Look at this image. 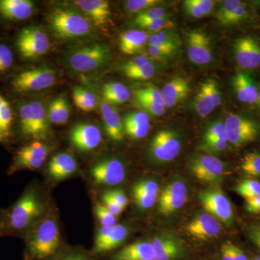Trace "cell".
Wrapping results in <instances>:
<instances>
[{
	"instance_id": "17",
	"label": "cell",
	"mask_w": 260,
	"mask_h": 260,
	"mask_svg": "<svg viewBox=\"0 0 260 260\" xmlns=\"http://www.w3.org/2000/svg\"><path fill=\"white\" fill-rule=\"evenodd\" d=\"M188 57L195 64H208L213 59L211 42L205 32L199 30H191L187 35Z\"/></svg>"
},
{
	"instance_id": "55",
	"label": "cell",
	"mask_w": 260,
	"mask_h": 260,
	"mask_svg": "<svg viewBox=\"0 0 260 260\" xmlns=\"http://www.w3.org/2000/svg\"><path fill=\"white\" fill-rule=\"evenodd\" d=\"M106 192L109 196L112 197L113 199L115 200L116 203L123 208H125L127 206L128 198L124 191L121 189H112V190L107 191Z\"/></svg>"
},
{
	"instance_id": "62",
	"label": "cell",
	"mask_w": 260,
	"mask_h": 260,
	"mask_svg": "<svg viewBox=\"0 0 260 260\" xmlns=\"http://www.w3.org/2000/svg\"><path fill=\"white\" fill-rule=\"evenodd\" d=\"M254 260H260V255L256 256V257L254 258Z\"/></svg>"
},
{
	"instance_id": "50",
	"label": "cell",
	"mask_w": 260,
	"mask_h": 260,
	"mask_svg": "<svg viewBox=\"0 0 260 260\" xmlns=\"http://www.w3.org/2000/svg\"><path fill=\"white\" fill-rule=\"evenodd\" d=\"M174 25H175V24H174V21L170 20L169 18H166L141 23L138 26L147 29L150 31L158 32L162 31V30H169V29L173 28Z\"/></svg>"
},
{
	"instance_id": "46",
	"label": "cell",
	"mask_w": 260,
	"mask_h": 260,
	"mask_svg": "<svg viewBox=\"0 0 260 260\" xmlns=\"http://www.w3.org/2000/svg\"><path fill=\"white\" fill-rule=\"evenodd\" d=\"M248 17H249V10H248L247 5L242 3L232 12V14L225 20L223 25L232 26V25H238L246 20Z\"/></svg>"
},
{
	"instance_id": "47",
	"label": "cell",
	"mask_w": 260,
	"mask_h": 260,
	"mask_svg": "<svg viewBox=\"0 0 260 260\" xmlns=\"http://www.w3.org/2000/svg\"><path fill=\"white\" fill-rule=\"evenodd\" d=\"M54 260H98L91 253L78 249H64Z\"/></svg>"
},
{
	"instance_id": "40",
	"label": "cell",
	"mask_w": 260,
	"mask_h": 260,
	"mask_svg": "<svg viewBox=\"0 0 260 260\" xmlns=\"http://www.w3.org/2000/svg\"><path fill=\"white\" fill-rule=\"evenodd\" d=\"M200 89L209 99L210 104L214 109L219 107L221 104L222 95L219 89L218 83L214 79H208L200 84Z\"/></svg>"
},
{
	"instance_id": "41",
	"label": "cell",
	"mask_w": 260,
	"mask_h": 260,
	"mask_svg": "<svg viewBox=\"0 0 260 260\" xmlns=\"http://www.w3.org/2000/svg\"><path fill=\"white\" fill-rule=\"evenodd\" d=\"M234 190L246 200L250 199L260 195V182L254 179H245L237 184Z\"/></svg>"
},
{
	"instance_id": "60",
	"label": "cell",
	"mask_w": 260,
	"mask_h": 260,
	"mask_svg": "<svg viewBox=\"0 0 260 260\" xmlns=\"http://www.w3.org/2000/svg\"><path fill=\"white\" fill-rule=\"evenodd\" d=\"M4 213L5 212L0 211V235H2V232H3V220H4Z\"/></svg>"
},
{
	"instance_id": "39",
	"label": "cell",
	"mask_w": 260,
	"mask_h": 260,
	"mask_svg": "<svg viewBox=\"0 0 260 260\" xmlns=\"http://www.w3.org/2000/svg\"><path fill=\"white\" fill-rule=\"evenodd\" d=\"M241 169L249 177H260V153L256 151L246 153L242 159Z\"/></svg>"
},
{
	"instance_id": "19",
	"label": "cell",
	"mask_w": 260,
	"mask_h": 260,
	"mask_svg": "<svg viewBox=\"0 0 260 260\" xmlns=\"http://www.w3.org/2000/svg\"><path fill=\"white\" fill-rule=\"evenodd\" d=\"M186 232L200 240H209L218 237L221 232V225L209 213H200L187 224Z\"/></svg>"
},
{
	"instance_id": "9",
	"label": "cell",
	"mask_w": 260,
	"mask_h": 260,
	"mask_svg": "<svg viewBox=\"0 0 260 260\" xmlns=\"http://www.w3.org/2000/svg\"><path fill=\"white\" fill-rule=\"evenodd\" d=\"M55 81V71L43 67L22 72L13 79L12 85L17 91L27 93L50 88Z\"/></svg>"
},
{
	"instance_id": "14",
	"label": "cell",
	"mask_w": 260,
	"mask_h": 260,
	"mask_svg": "<svg viewBox=\"0 0 260 260\" xmlns=\"http://www.w3.org/2000/svg\"><path fill=\"white\" fill-rule=\"evenodd\" d=\"M189 169L197 179L204 182H215L225 173V164L213 155H198L191 159Z\"/></svg>"
},
{
	"instance_id": "36",
	"label": "cell",
	"mask_w": 260,
	"mask_h": 260,
	"mask_svg": "<svg viewBox=\"0 0 260 260\" xmlns=\"http://www.w3.org/2000/svg\"><path fill=\"white\" fill-rule=\"evenodd\" d=\"M215 2L212 0H186L183 3L186 15L194 18H201L213 11Z\"/></svg>"
},
{
	"instance_id": "42",
	"label": "cell",
	"mask_w": 260,
	"mask_h": 260,
	"mask_svg": "<svg viewBox=\"0 0 260 260\" xmlns=\"http://www.w3.org/2000/svg\"><path fill=\"white\" fill-rule=\"evenodd\" d=\"M166 18H169V15L164 8L154 7L150 9L138 13L135 17L134 21L137 25H139L140 24L146 23V22L153 21L158 19Z\"/></svg>"
},
{
	"instance_id": "31",
	"label": "cell",
	"mask_w": 260,
	"mask_h": 260,
	"mask_svg": "<svg viewBox=\"0 0 260 260\" xmlns=\"http://www.w3.org/2000/svg\"><path fill=\"white\" fill-rule=\"evenodd\" d=\"M148 38L143 30H126L119 37V49L124 54L133 55L142 50L148 42Z\"/></svg>"
},
{
	"instance_id": "53",
	"label": "cell",
	"mask_w": 260,
	"mask_h": 260,
	"mask_svg": "<svg viewBox=\"0 0 260 260\" xmlns=\"http://www.w3.org/2000/svg\"><path fill=\"white\" fill-rule=\"evenodd\" d=\"M227 145V140H204L201 148L207 153H218L225 150Z\"/></svg>"
},
{
	"instance_id": "1",
	"label": "cell",
	"mask_w": 260,
	"mask_h": 260,
	"mask_svg": "<svg viewBox=\"0 0 260 260\" xmlns=\"http://www.w3.org/2000/svg\"><path fill=\"white\" fill-rule=\"evenodd\" d=\"M24 238L23 260H54L65 249L60 228L53 215L39 219Z\"/></svg>"
},
{
	"instance_id": "20",
	"label": "cell",
	"mask_w": 260,
	"mask_h": 260,
	"mask_svg": "<svg viewBox=\"0 0 260 260\" xmlns=\"http://www.w3.org/2000/svg\"><path fill=\"white\" fill-rule=\"evenodd\" d=\"M158 183L152 179L137 181L132 188V194L136 206L140 210L151 208L158 200Z\"/></svg>"
},
{
	"instance_id": "59",
	"label": "cell",
	"mask_w": 260,
	"mask_h": 260,
	"mask_svg": "<svg viewBox=\"0 0 260 260\" xmlns=\"http://www.w3.org/2000/svg\"><path fill=\"white\" fill-rule=\"evenodd\" d=\"M222 260H233L231 242L224 243L221 247Z\"/></svg>"
},
{
	"instance_id": "2",
	"label": "cell",
	"mask_w": 260,
	"mask_h": 260,
	"mask_svg": "<svg viewBox=\"0 0 260 260\" xmlns=\"http://www.w3.org/2000/svg\"><path fill=\"white\" fill-rule=\"evenodd\" d=\"M44 205L35 186L25 189L20 198L4 213L2 235L25 234L42 218Z\"/></svg>"
},
{
	"instance_id": "58",
	"label": "cell",
	"mask_w": 260,
	"mask_h": 260,
	"mask_svg": "<svg viewBox=\"0 0 260 260\" xmlns=\"http://www.w3.org/2000/svg\"><path fill=\"white\" fill-rule=\"evenodd\" d=\"M231 249H232L233 260H248L244 251L232 242H231Z\"/></svg>"
},
{
	"instance_id": "33",
	"label": "cell",
	"mask_w": 260,
	"mask_h": 260,
	"mask_svg": "<svg viewBox=\"0 0 260 260\" xmlns=\"http://www.w3.org/2000/svg\"><path fill=\"white\" fill-rule=\"evenodd\" d=\"M49 122L54 124H64L69 120L70 106L64 96L56 98L51 102L47 112Z\"/></svg>"
},
{
	"instance_id": "38",
	"label": "cell",
	"mask_w": 260,
	"mask_h": 260,
	"mask_svg": "<svg viewBox=\"0 0 260 260\" xmlns=\"http://www.w3.org/2000/svg\"><path fill=\"white\" fill-rule=\"evenodd\" d=\"M122 71L126 77L133 80H146L151 79L155 74V68L151 61L135 68H124Z\"/></svg>"
},
{
	"instance_id": "57",
	"label": "cell",
	"mask_w": 260,
	"mask_h": 260,
	"mask_svg": "<svg viewBox=\"0 0 260 260\" xmlns=\"http://www.w3.org/2000/svg\"><path fill=\"white\" fill-rule=\"evenodd\" d=\"M249 236L260 250V226L251 227L249 229Z\"/></svg>"
},
{
	"instance_id": "25",
	"label": "cell",
	"mask_w": 260,
	"mask_h": 260,
	"mask_svg": "<svg viewBox=\"0 0 260 260\" xmlns=\"http://www.w3.org/2000/svg\"><path fill=\"white\" fill-rule=\"evenodd\" d=\"M236 95L242 103L256 104L259 97V87L252 78L245 73H237L232 79Z\"/></svg>"
},
{
	"instance_id": "54",
	"label": "cell",
	"mask_w": 260,
	"mask_h": 260,
	"mask_svg": "<svg viewBox=\"0 0 260 260\" xmlns=\"http://www.w3.org/2000/svg\"><path fill=\"white\" fill-rule=\"evenodd\" d=\"M102 200L103 205L115 216H118L124 211V208L116 203L115 200L113 199L112 197L109 196L106 191L102 194Z\"/></svg>"
},
{
	"instance_id": "18",
	"label": "cell",
	"mask_w": 260,
	"mask_h": 260,
	"mask_svg": "<svg viewBox=\"0 0 260 260\" xmlns=\"http://www.w3.org/2000/svg\"><path fill=\"white\" fill-rule=\"evenodd\" d=\"M154 260H179L184 255L185 249L181 241L173 234L162 233L152 240Z\"/></svg>"
},
{
	"instance_id": "23",
	"label": "cell",
	"mask_w": 260,
	"mask_h": 260,
	"mask_svg": "<svg viewBox=\"0 0 260 260\" xmlns=\"http://www.w3.org/2000/svg\"><path fill=\"white\" fill-rule=\"evenodd\" d=\"M191 91L189 80L183 77H175L162 87L161 92L164 107L170 109L188 96Z\"/></svg>"
},
{
	"instance_id": "27",
	"label": "cell",
	"mask_w": 260,
	"mask_h": 260,
	"mask_svg": "<svg viewBox=\"0 0 260 260\" xmlns=\"http://www.w3.org/2000/svg\"><path fill=\"white\" fill-rule=\"evenodd\" d=\"M129 228L122 224H116L107 237L99 244L93 245L91 254L93 256L102 255L119 247L129 236Z\"/></svg>"
},
{
	"instance_id": "4",
	"label": "cell",
	"mask_w": 260,
	"mask_h": 260,
	"mask_svg": "<svg viewBox=\"0 0 260 260\" xmlns=\"http://www.w3.org/2000/svg\"><path fill=\"white\" fill-rule=\"evenodd\" d=\"M19 129L22 136L39 141L51 134L49 121L42 102L32 101L23 103L18 109Z\"/></svg>"
},
{
	"instance_id": "13",
	"label": "cell",
	"mask_w": 260,
	"mask_h": 260,
	"mask_svg": "<svg viewBox=\"0 0 260 260\" xmlns=\"http://www.w3.org/2000/svg\"><path fill=\"white\" fill-rule=\"evenodd\" d=\"M234 58L244 70H254L260 66V41L253 36L238 38L233 44Z\"/></svg>"
},
{
	"instance_id": "15",
	"label": "cell",
	"mask_w": 260,
	"mask_h": 260,
	"mask_svg": "<svg viewBox=\"0 0 260 260\" xmlns=\"http://www.w3.org/2000/svg\"><path fill=\"white\" fill-rule=\"evenodd\" d=\"M187 198L185 183L181 180L173 181L164 187L160 195L159 211L165 215L175 213L186 204Z\"/></svg>"
},
{
	"instance_id": "5",
	"label": "cell",
	"mask_w": 260,
	"mask_h": 260,
	"mask_svg": "<svg viewBox=\"0 0 260 260\" xmlns=\"http://www.w3.org/2000/svg\"><path fill=\"white\" fill-rule=\"evenodd\" d=\"M109 48L100 43L90 44L72 51L67 62L72 70L78 73L95 71L109 61Z\"/></svg>"
},
{
	"instance_id": "12",
	"label": "cell",
	"mask_w": 260,
	"mask_h": 260,
	"mask_svg": "<svg viewBox=\"0 0 260 260\" xmlns=\"http://www.w3.org/2000/svg\"><path fill=\"white\" fill-rule=\"evenodd\" d=\"M181 142L174 131L162 129L155 135L150 144V154L156 161H172L180 153Z\"/></svg>"
},
{
	"instance_id": "7",
	"label": "cell",
	"mask_w": 260,
	"mask_h": 260,
	"mask_svg": "<svg viewBox=\"0 0 260 260\" xmlns=\"http://www.w3.org/2000/svg\"><path fill=\"white\" fill-rule=\"evenodd\" d=\"M51 147L40 141H34L15 152L10 164L8 174L23 170H36L42 167L50 153Z\"/></svg>"
},
{
	"instance_id": "11",
	"label": "cell",
	"mask_w": 260,
	"mask_h": 260,
	"mask_svg": "<svg viewBox=\"0 0 260 260\" xmlns=\"http://www.w3.org/2000/svg\"><path fill=\"white\" fill-rule=\"evenodd\" d=\"M199 198L208 213L227 225H232L234 210L230 200L221 189L215 188L202 191Z\"/></svg>"
},
{
	"instance_id": "22",
	"label": "cell",
	"mask_w": 260,
	"mask_h": 260,
	"mask_svg": "<svg viewBox=\"0 0 260 260\" xmlns=\"http://www.w3.org/2000/svg\"><path fill=\"white\" fill-rule=\"evenodd\" d=\"M135 101L140 107L153 116H162L165 112L162 94L155 86L136 89L134 91Z\"/></svg>"
},
{
	"instance_id": "63",
	"label": "cell",
	"mask_w": 260,
	"mask_h": 260,
	"mask_svg": "<svg viewBox=\"0 0 260 260\" xmlns=\"http://www.w3.org/2000/svg\"><path fill=\"white\" fill-rule=\"evenodd\" d=\"M251 260H254V259H251Z\"/></svg>"
},
{
	"instance_id": "30",
	"label": "cell",
	"mask_w": 260,
	"mask_h": 260,
	"mask_svg": "<svg viewBox=\"0 0 260 260\" xmlns=\"http://www.w3.org/2000/svg\"><path fill=\"white\" fill-rule=\"evenodd\" d=\"M111 260H154L151 242L138 241L118 251L111 256Z\"/></svg>"
},
{
	"instance_id": "56",
	"label": "cell",
	"mask_w": 260,
	"mask_h": 260,
	"mask_svg": "<svg viewBox=\"0 0 260 260\" xmlns=\"http://www.w3.org/2000/svg\"><path fill=\"white\" fill-rule=\"evenodd\" d=\"M246 209L249 213H260V195L246 200Z\"/></svg>"
},
{
	"instance_id": "10",
	"label": "cell",
	"mask_w": 260,
	"mask_h": 260,
	"mask_svg": "<svg viewBox=\"0 0 260 260\" xmlns=\"http://www.w3.org/2000/svg\"><path fill=\"white\" fill-rule=\"evenodd\" d=\"M90 175L97 185L116 186L125 179L126 169L124 164L118 158H103L92 166Z\"/></svg>"
},
{
	"instance_id": "3",
	"label": "cell",
	"mask_w": 260,
	"mask_h": 260,
	"mask_svg": "<svg viewBox=\"0 0 260 260\" xmlns=\"http://www.w3.org/2000/svg\"><path fill=\"white\" fill-rule=\"evenodd\" d=\"M49 28L56 39H72L85 37L91 31L88 18L75 10L56 8L48 14Z\"/></svg>"
},
{
	"instance_id": "48",
	"label": "cell",
	"mask_w": 260,
	"mask_h": 260,
	"mask_svg": "<svg viewBox=\"0 0 260 260\" xmlns=\"http://www.w3.org/2000/svg\"><path fill=\"white\" fill-rule=\"evenodd\" d=\"M227 140L224 121L218 120L210 124L205 130L204 140Z\"/></svg>"
},
{
	"instance_id": "8",
	"label": "cell",
	"mask_w": 260,
	"mask_h": 260,
	"mask_svg": "<svg viewBox=\"0 0 260 260\" xmlns=\"http://www.w3.org/2000/svg\"><path fill=\"white\" fill-rule=\"evenodd\" d=\"M16 47L24 58L35 59L47 54L50 47V41L42 29L30 26L19 32Z\"/></svg>"
},
{
	"instance_id": "43",
	"label": "cell",
	"mask_w": 260,
	"mask_h": 260,
	"mask_svg": "<svg viewBox=\"0 0 260 260\" xmlns=\"http://www.w3.org/2000/svg\"><path fill=\"white\" fill-rule=\"evenodd\" d=\"M194 108L195 112L201 117L209 116L215 109L210 104L209 99L200 88L194 100Z\"/></svg>"
},
{
	"instance_id": "37",
	"label": "cell",
	"mask_w": 260,
	"mask_h": 260,
	"mask_svg": "<svg viewBox=\"0 0 260 260\" xmlns=\"http://www.w3.org/2000/svg\"><path fill=\"white\" fill-rule=\"evenodd\" d=\"M73 98L75 106L83 112H93L96 109V98L82 87L75 86L73 88Z\"/></svg>"
},
{
	"instance_id": "44",
	"label": "cell",
	"mask_w": 260,
	"mask_h": 260,
	"mask_svg": "<svg viewBox=\"0 0 260 260\" xmlns=\"http://www.w3.org/2000/svg\"><path fill=\"white\" fill-rule=\"evenodd\" d=\"M160 3L161 1L158 0H128L125 2L124 8L130 13H140L154 8L155 5Z\"/></svg>"
},
{
	"instance_id": "32",
	"label": "cell",
	"mask_w": 260,
	"mask_h": 260,
	"mask_svg": "<svg viewBox=\"0 0 260 260\" xmlns=\"http://www.w3.org/2000/svg\"><path fill=\"white\" fill-rule=\"evenodd\" d=\"M104 101L112 104L119 105L129 100L131 93L127 87L119 82H110L105 84L102 88Z\"/></svg>"
},
{
	"instance_id": "45",
	"label": "cell",
	"mask_w": 260,
	"mask_h": 260,
	"mask_svg": "<svg viewBox=\"0 0 260 260\" xmlns=\"http://www.w3.org/2000/svg\"><path fill=\"white\" fill-rule=\"evenodd\" d=\"M242 3L243 2L239 1V0H226V1H224L221 4V6L217 11L216 14H215V18H216L219 23L223 25L225 20L232 14V12Z\"/></svg>"
},
{
	"instance_id": "34",
	"label": "cell",
	"mask_w": 260,
	"mask_h": 260,
	"mask_svg": "<svg viewBox=\"0 0 260 260\" xmlns=\"http://www.w3.org/2000/svg\"><path fill=\"white\" fill-rule=\"evenodd\" d=\"M13 114L9 103L0 95V143H7L11 138Z\"/></svg>"
},
{
	"instance_id": "21",
	"label": "cell",
	"mask_w": 260,
	"mask_h": 260,
	"mask_svg": "<svg viewBox=\"0 0 260 260\" xmlns=\"http://www.w3.org/2000/svg\"><path fill=\"white\" fill-rule=\"evenodd\" d=\"M78 169V162L73 155L67 152L56 154L48 165V175L54 181H62L73 176Z\"/></svg>"
},
{
	"instance_id": "16",
	"label": "cell",
	"mask_w": 260,
	"mask_h": 260,
	"mask_svg": "<svg viewBox=\"0 0 260 260\" xmlns=\"http://www.w3.org/2000/svg\"><path fill=\"white\" fill-rule=\"evenodd\" d=\"M70 140L75 149L80 152H90L100 145L102 141L101 130L90 123L75 124L70 133Z\"/></svg>"
},
{
	"instance_id": "28",
	"label": "cell",
	"mask_w": 260,
	"mask_h": 260,
	"mask_svg": "<svg viewBox=\"0 0 260 260\" xmlns=\"http://www.w3.org/2000/svg\"><path fill=\"white\" fill-rule=\"evenodd\" d=\"M75 4L83 10L97 26L105 25L111 15L109 3L104 0H78Z\"/></svg>"
},
{
	"instance_id": "29",
	"label": "cell",
	"mask_w": 260,
	"mask_h": 260,
	"mask_svg": "<svg viewBox=\"0 0 260 260\" xmlns=\"http://www.w3.org/2000/svg\"><path fill=\"white\" fill-rule=\"evenodd\" d=\"M34 10V3L30 0H0V14L9 20H26Z\"/></svg>"
},
{
	"instance_id": "52",
	"label": "cell",
	"mask_w": 260,
	"mask_h": 260,
	"mask_svg": "<svg viewBox=\"0 0 260 260\" xmlns=\"http://www.w3.org/2000/svg\"><path fill=\"white\" fill-rule=\"evenodd\" d=\"M175 53V51L167 48L156 47V46L149 45L148 54L151 59L155 60H165L172 56Z\"/></svg>"
},
{
	"instance_id": "6",
	"label": "cell",
	"mask_w": 260,
	"mask_h": 260,
	"mask_svg": "<svg viewBox=\"0 0 260 260\" xmlns=\"http://www.w3.org/2000/svg\"><path fill=\"white\" fill-rule=\"evenodd\" d=\"M228 143L239 148L259 137L260 125L256 121L237 114H229L224 121Z\"/></svg>"
},
{
	"instance_id": "61",
	"label": "cell",
	"mask_w": 260,
	"mask_h": 260,
	"mask_svg": "<svg viewBox=\"0 0 260 260\" xmlns=\"http://www.w3.org/2000/svg\"><path fill=\"white\" fill-rule=\"evenodd\" d=\"M256 105H257L258 108H259L260 111V87L259 88V97H258L257 102H256Z\"/></svg>"
},
{
	"instance_id": "26",
	"label": "cell",
	"mask_w": 260,
	"mask_h": 260,
	"mask_svg": "<svg viewBox=\"0 0 260 260\" xmlns=\"http://www.w3.org/2000/svg\"><path fill=\"white\" fill-rule=\"evenodd\" d=\"M125 134L134 140L145 138L150 129V121L145 112H133L126 114L123 120Z\"/></svg>"
},
{
	"instance_id": "49",
	"label": "cell",
	"mask_w": 260,
	"mask_h": 260,
	"mask_svg": "<svg viewBox=\"0 0 260 260\" xmlns=\"http://www.w3.org/2000/svg\"><path fill=\"white\" fill-rule=\"evenodd\" d=\"M95 214L102 226L115 225L117 222L116 216L113 215L104 205L101 203H98L95 205Z\"/></svg>"
},
{
	"instance_id": "51",
	"label": "cell",
	"mask_w": 260,
	"mask_h": 260,
	"mask_svg": "<svg viewBox=\"0 0 260 260\" xmlns=\"http://www.w3.org/2000/svg\"><path fill=\"white\" fill-rule=\"evenodd\" d=\"M14 58L13 52L8 46L5 44L0 45V73L9 70L13 64Z\"/></svg>"
},
{
	"instance_id": "24",
	"label": "cell",
	"mask_w": 260,
	"mask_h": 260,
	"mask_svg": "<svg viewBox=\"0 0 260 260\" xmlns=\"http://www.w3.org/2000/svg\"><path fill=\"white\" fill-rule=\"evenodd\" d=\"M99 107L108 137L116 142L123 140L124 138V126L117 110L112 104L104 100H100Z\"/></svg>"
},
{
	"instance_id": "35",
	"label": "cell",
	"mask_w": 260,
	"mask_h": 260,
	"mask_svg": "<svg viewBox=\"0 0 260 260\" xmlns=\"http://www.w3.org/2000/svg\"><path fill=\"white\" fill-rule=\"evenodd\" d=\"M149 45L167 48L177 51L181 45V40L176 32L169 30L155 32L148 38Z\"/></svg>"
}]
</instances>
